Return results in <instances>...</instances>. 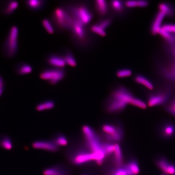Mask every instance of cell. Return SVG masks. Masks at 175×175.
Returning a JSON list of instances; mask_svg holds the SVG:
<instances>
[{
	"mask_svg": "<svg viewBox=\"0 0 175 175\" xmlns=\"http://www.w3.org/2000/svg\"><path fill=\"white\" fill-rule=\"evenodd\" d=\"M18 34L19 30L17 27L12 26L9 30L3 46L4 53L8 57H13L18 52Z\"/></svg>",
	"mask_w": 175,
	"mask_h": 175,
	"instance_id": "4",
	"label": "cell"
},
{
	"mask_svg": "<svg viewBox=\"0 0 175 175\" xmlns=\"http://www.w3.org/2000/svg\"><path fill=\"white\" fill-rule=\"evenodd\" d=\"M166 14L163 12H160L157 15L152 27V32L153 34H157L158 30L162 28V21Z\"/></svg>",
	"mask_w": 175,
	"mask_h": 175,
	"instance_id": "19",
	"label": "cell"
},
{
	"mask_svg": "<svg viewBox=\"0 0 175 175\" xmlns=\"http://www.w3.org/2000/svg\"><path fill=\"white\" fill-rule=\"evenodd\" d=\"M132 71L129 69H122L116 73L117 76L119 78H126L132 75Z\"/></svg>",
	"mask_w": 175,
	"mask_h": 175,
	"instance_id": "34",
	"label": "cell"
},
{
	"mask_svg": "<svg viewBox=\"0 0 175 175\" xmlns=\"http://www.w3.org/2000/svg\"><path fill=\"white\" fill-rule=\"evenodd\" d=\"M25 4L30 10L39 11L45 6V1L42 0H28L26 1Z\"/></svg>",
	"mask_w": 175,
	"mask_h": 175,
	"instance_id": "20",
	"label": "cell"
},
{
	"mask_svg": "<svg viewBox=\"0 0 175 175\" xmlns=\"http://www.w3.org/2000/svg\"><path fill=\"white\" fill-rule=\"evenodd\" d=\"M112 162L114 167H121L124 164L123 155L120 146L116 143L115 148L113 154Z\"/></svg>",
	"mask_w": 175,
	"mask_h": 175,
	"instance_id": "14",
	"label": "cell"
},
{
	"mask_svg": "<svg viewBox=\"0 0 175 175\" xmlns=\"http://www.w3.org/2000/svg\"><path fill=\"white\" fill-rule=\"evenodd\" d=\"M130 104L135 106L138 107L139 108L143 109H145L147 107V104L144 101L140 99L135 97L131 101Z\"/></svg>",
	"mask_w": 175,
	"mask_h": 175,
	"instance_id": "33",
	"label": "cell"
},
{
	"mask_svg": "<svg viewBox=\"0 0 175 175\" xmlns=\"http://www.w3.org/2000/svg\"><path fill=\"white\" fill-rule=\"evenodd\" d=\"M68 12L72 16L73 20L77 21L85 26L90 23L93 19V13L87 7L84 5L71 7Z\"/></svg>",
	"mask_w": 175,
	"mask_h": 175,
	"instance_id": "6",
	"label": "cell"
},
{
	"mask_svg": "<svg viewBox=\"0 0 175 175\" xmlns=\"http://www.w3.org/2000/svg\"><path fill=\"white\" fill-rule=\"evenodd\" d=\"M162 175H165V174H162Z\"/></svg>",
	"mask_w": 175,
	"mask_h": 175,
	"instance_id": "43",
	"label": "cell"
},
{
	"mask_svg": "<svg viewBox=\"0 0 175 175\" xmlns=\"http://www.w3.org/2000/svg\"><path fill=\"white\" fill-rule=\"evenodd\" d=\"M115 144L108 142L103 143V149L107 158L113 154L115 148Z\"/></svg>",
	"mask_w": 175,
	"mask_h": 175,
	"instance_id": "29",
	"label": "cell"
},
{
	"mask_svg": "<svg viewBox=\"0 0 175 175\" xmlns=\"http://www.w3.org/2000/svg\"><path fill=\"white\" fill-rule=\"evenodd\" d=\"M71 30L74 37L78 40L84 41L86 37V31L85 25L75 20Z\"/></svg>",
	"mask_w": 175,
	"mask_h": 175,
	"instance_id": "13",
	"label": "cell"
},
{
	"mask_svg": "<svg viewBox=\"0 0 175 175\" xmlns=\"http://www.w3.org/2000/svg\"><path fill=\"white\" fill-rule=\"evenodd\" d=\"M44 175H71L69 169L62 164L52 165L44 169Z\"/></svg>",
	"mask_w": 175,
	"mask_h": 175,
	"instance_id": "10",
	"label": "cell"
},
{
	"mask_svg": "<svg viewBox=\"0 0 175 175\" xmlns=\"http://www.w3.org/2000/svg\"><path fill=\"white\" fill-rule=\"evenodd\" d=\"M107 175H128V173L123 165L121 167H114L110 169Z\"/></svg>",
	"mask_w": 175,
	"mask_h": 175,
	"instance_id": "28",
	"label": "cell"
},
{
	"mask_svg": "<svg viewBox=\"0 0 175 175\" xmlns=\"http://www.w3.org/2000/svg\"><path fill=\"white\" fill-rule=\"evenodd\" d=\"M91 30L93 32L101 36H105L106 34V31L102 29L97 24H94L92 26Z\"/></svg>",
	"mask_w": 175,
	"mask_h": 175,
	"instance_id": "35",
	"label": "cell"
},
{
	"mask_svg": "<svg viewBox=\"0 0 175 175\" xmlns=\"http://www.w3.org/2000/svg\"><path fill=\"white\" fill-rule=\"evenodd\" d=\"M53 24L59 29L68 30L72 28L74 20L68 11L61 8H56L52 15Z\"/></svg>",
	"mask_w": 175,
	"mask_h": 175,
	"instance_id": "2",
	"label": "cell"
},
{
	"mask_svg": "<svg viewBox=\"0 0 175 175\" xmlns=\"http://www.w3.org/2000/svg\"><path fill=\"white\" fill-rule=\"evenodd\" d=\"M4 88H5L4 81L1 75H0V90H4Z\"/></svg>",
	"mask_w": 175,
	"mask_h": 175,
	"instance_id": "42",
	"label": "cell"
},
{
	"mask_svg": "<svg viewBox=\"0 0 175 175\" xmlns=\"http://www.w3.org/2000/svg\"><path fill=\"white\" fill-rule=\"evenodd\" d=\"M47 62L54 68H63L66 64L63 56L56 54L49 55L47 58Z\"/></svg>",
	"mask_w": 175,
	"mask_h": 175,
	"instance_id": "15",
	"label": "cell"
},
{
	"mask_svg": "<svg viewBox=\"0 0 175 175\" xmlns=\"http://www.w3.org/2000/svg\"><path fill=\"white\" fill-rule=\"evenodd\" d=\"M67 157L69 162L76 166L94 162L93 154L88 149L69 148L67 152Z\"/></svg>",
	"mask_w": 175,
	"mask_h": 175,
	"instance_id": "1",
	"label": "cell"
},
{
	"mask_svg": "<svg viewBox=\"0 0 175 175\" xmlns=\"http://www.w3.org/2000/svg\"><path fill=\"white\" fill-rule=\"evenodd\" d=\"M32 146L35 149L43 150L51 152H57L60 148L51 140H35L33 142Z\"/></svg>",
	"mask_w": 175,
	"mask_h": 175,
	"instance_id": "8",
	"label": "cell"
},
{
	"mask_svg": "<svg viewBox=\"0 0 175 175\" xmlns=\"http://www.w3.org/2000/svg\"><path fill=\"white\" fill-rule=\"evenodd\" d=\"M32 71V67L26 63H20L17 65L16 68V72L20 75H24L30 74Z\"/></svg>",
	"mask_w": 175,
	"mask_h": 175,
	"instance_id": "25",
	"label": "cell"
},
{
	"mask_svg": "<svg viewBox=\"0 0 175 175\" xmlns=\"http://www.w3.org/2000/svg\"><path fill=\"white\" fill-rule=\"evenodd\" d=\"M159 8L160 12H164L167 15H169L172 13V10L168 5L166 4L162 3L159 5Z\"/></svg>",
	"mask_w": 175,
	"mask_h": 175,
	"instance_id": "37",
	"label": "cell"
},
{
	"mask_svg": "<svg viewBox=\"0 0 175 175\" xmlns=\"http://www.w3.org/2000/svg\"><path fill=\"white\" fill-rule=\"evenodd\" d=\"M53 143L60 148L61 147L68 145V139L64 134L60 133H55L52 136L51 139Z\"/></svg>",
	"mask_w": 175,
	"mask_h": 175,
	"instance_id": "17",
	"label": "cell"
},
{
	"mask_svg": "<svg viewBox=\"0 0 175 175\" xmlns=\"http://www.w3.org/2000/svg\"><path fill=\"white\" fill-rule=\"evenodd\" d=\"M167 110L171 113L173 114L175 113V100L167 107Z\"/></svg>",
	"mask_w": 175,
	"mask_h": 175,
	"instance_id": "40",
	"label": "cell"
},
{
	"mask_svg": "<svg viewBox=\"0 0 175 175\" xmlns=\"http://www.w3.org/2000/svg\"><path fill=\"white\" fill-rule=\"evenodd\" d=\"M125 4L126 6L128 7V8H133L138 7L137 1H126Z\"/></svg>",
	"mask_w": 175,
	"mask_h": 175,
	"instance_id": "39",
	"label": "cell"
},
{
	"mask_svg": "<svg viewBox=\"0 0 175 175\" xmlns=\"http://www.w3.org/2000/svg\"><path fill=\"white\" fill-rule=\"evenodd\" d=\"M42 24L45 30L49 34H52L54 32V27L52 22L49 19L45 18L42 20Z\"/></svg>",
	"mask_w": 175,
	"mask_h": 175,
	"instance_id": "30",
	"label": "cell"
},
{
	"mask_svg": "<svg viewBox=\"0 0 175 175\" xmlns=\"http://www.w3.org/2000/svg\"><path fill=\"white\" fill-rule=\"evenodd\" d=\"M18 6L19 3L17 1H8L5 4L3 9V13L6 15H11L14 12Z\"/></svg>",
	"mask_w": 175,
	"mask_h": 175,
	"instance_id": "24",
	"label": "cell"
},
{
	"mask_svg": "<svg viewBox=\"0 0 175 175\" xmlns=\"http://www.w3.org/2000/svg\"><path fill=\"white\" fill-rule=\"evenodd\" d=\"M110 4L113 9L117 12H121L123 10V3L121 1H111Z\"/></svg>",
	"mask_w": 175,
	"mask_h": 175,
	"instance_id": "31",
	"label": "cell"
},
{
	"mask_svg": "<svg viewBox=\"0 0 175 175\" xmlns=\"http://www.w3.org/2000/svg\"><path fill=\"white\" fill-rule=\"evenodd\" d=\"M169 99V95L165 93H159L151 95L148 98L149 106L152 107L165 103Z\"/></svg>",
	"mask_w": 175,
	"mask_h": 175,
	"instance_id": "12",
	"label": "cell"
},
{
	"mask_svg": "<svg viewBox=\"0 0 175 175\" xmlns=\"http://www.w3.org/2000/svg\"><path fill=\"white\" fill-rule=\"evenodd\" d=\"M161 133L165 138H171L175 133V125L172 123H165L162 126Z\"/></svg>",
	"mask_w": 175,
	"mask_h": 175,
	"instance_id": "18",
	"label": "cell"
},
{
	"mask_svg": "<svg viewBox=\"0 0 175 175\" xmlns=\"http://www.w3.org/2000/svg\"><path fill=\"white\" fill-rule=\"evenodd\" d=\"M82 132L86 141L87 148L93 153L104 152L103 143L94 129L88 125L82 127Z\"/></svg>",
	"mask_w": 175,
	"mask_h": 175,
	"instance_id": "3",
	"label": "cell"
},
{
	"mask_svg": "<svg viewBox=\"0 0 175 175\" xmlns=\"http://www.w3.org/2000/svg\"><path fill=\"white\" fill-rule=\"evenodd\" d=\"M65 71L63 68H52L43 70L40 74V78L51 85H55L64 79Z\"/></svg>",
	"mask_w": 175,
	"mask_h": 175,
	"instance_id": "7",
	"label": "cell"
},
{
	"mask_svg": "<svg viewBox=\"0 0 175 175\" xmlns=\"http://www.w3.org/2000/svg\"><path fill=\"white\" fill-rule=\"evenodd\" d=\"M63 56L66 64L71 66V67H75L77 64L75 57L72 54L71 52L67 51L64 54Z\"/></svg>",
	"mask_w": 175,
	"mask_h": 175,
	"instance_id": "27",
	"label": "cell"
},
{
	"mask_svg": "<svg viewBox=\"0 0 175 175\" xmlns=\"http://www.w3.org/2000/svg\"><path fill=\"white\" fill-rule=\"evenodd\" d=\"M173 115L175 116V113H174V114H173Z\"/></svg>",
	"mask_w": 175,
	"mask_h": 175,
	"instance_id": "44",
	"label": "cell"
},
{
	"mask_svg": "<svg viewBox=\"0 0 175 175\" xmlns=\"http://www.w3.org/2000/svg\"><path fill=\"white\" fill-rule=\"evenodd\" d=\"M0 147L8 151L13 148V141L9 136L5 134L0 135Z\"/></svg>",
	"mask_w": 175,
	"mask_h": 175,
	"instance_id": "21",
	"label": "cell"
},
{
	"mask_svg": "<svg viewBox=\"0 0 175 175\" xmlns=\"http://www.w3.org/2000/svg\"><path fill=\"white\" fill-rule=\"evenodd\" d=\"M111 21L110 18H106L100 21L97 24L103 30H105L111 24Z\"/></svg>",
	"mask_w": 175,
	"mask_h": 175,
	"instance_id": "36",
	"label": "cell"
},
{
	"mask_svg": "<svg viewBox=\"0 0 175 175\" xmlns=\"http://www.w3.org/2000/svg\"><path fill=\"white\" fill-rule=\"evenodd\" d=\"M102 135L108 142L118 143L123 137V130L120 126L113 124H106L102 126Z\"/></svg>",
	"mask_w": 175,
	"mask_h": 175,
	"instance_id": "5",
	"label": "cell"
},
{
	"mask_svg": "<svg viewBox=\"0 0 175 175\" xmlns=\"http://www.w3.org/2000/svg\"><path fill=\"white\" fill-rule=\"evenodd\" d=\"M156 164L158 169L166 175H173L175 173V165L169 162L166 158L161 157L157 160Z\"/></svg>",
	"mask_w": 175,
	"mask_h": 175,
	"instance_id": "11",
	"label": "cell"
},
{
	"mask_svg": "<svg viewBox=\"0 0 175 175\" xmlns=\"http://www.w3.org/2000/svg\"><path fill=\"white\" fill-rule=\"evenodd\" d=\"M111 97L128 104H130L134 96L129 90L123 86H121L117 88L113 92Z\"/></svg>",
	"mask_w": 175,
	"mask_h": 175,
	"instance_id": "9",
	"label": "cell"
},
{
	"mask_svg": "<svg viewBox=\"0 0 175 175\" xmlns=\"http://www.w3.org/2000/svg\"><path fill=\"white\" fill-rule=\"evenodd\" d=\"M138 2V7H146L148 5V2L147 1H137Z\"/></svg>",
	"mask_w": 175,
	"mask_h": 175,
	"instance_id": "41",
	"label": "cell"
},
{
	"mask_svg": "<svg viewBox=\"0 0 175 175\" xmlns=\"http://www.w3.org/2000/svg\"><path fill=\"white\" fill-rule=\"evenodd\" d=\"M87 175L84 174V175Z\"/></svg>",
	"mask_w": 175,
	"mask_h": 175,
	"instance_id": "45",
	"label": "cell"
},
{
	"mask_svg": "<svg viewBox=\"0 0 175 175\" xmlns=\"http://www.w3.org/2000/svg\"><path fill=\"white\" fill-rule=\"evenodd\" d=\"M175 175V174H174V175Z\"/></svg>",
	"mask_w": 175,
	"mask_h": 175,
	"instance_id": "46",
	"label": "cell"
},
{
	"mask_svg": "<svg viewBox=\"0 0 175 175\" xmlns=\"http://www.w3.org/2000/svg\"><path fill=\"white\" fill-rule=\"evenodd\" d=\"M157 34L162 35L165 39L167 40L169 42H173L175 41V38L173 36H172L171 33L164 31L161 28L158 31Z\"/></svg>",
	"mask_w": 175,
	"mask_h": 175,
	"instance_id": "32",
	"label": "cell"
},
{
	"mask_svg": "<svg viewBox=\"0 0 175 175\" xmlns=\"http://www.w3.org/2000/svg\"><path fill=\"white\" fill-rule=\"evenodd\" d=\"M124 166L127 171L128 175H138L140 173V166L136 159L130 160L124 164Z\"/></svg>",
	"mask_w": 175,
	"mask_h": 175,
	"instance_id": "16",
	"label": "cell"
},
{
	"mask_svg": "<svg viewBox=\"0 0 175 175\" xmlns=\"http://www.w3.org/2000/svg\"><path fill=\"white\" fill-rule=\"evenodd\" d=\"M135 81L138 84H140L150 90L153 89V85L147 78L142 75H137L135 78Z\"/></svg>",
	"mask_w": 175,
	"mask_h": 175,
	"instance_id": "26",
	"label": "cell"
},
{
	"mask_svg": "<svg viewBox=\"0 0 175 175\" xmlns=\"http://www.w3.org/2000/svg\"><path fill=\"white\" fill-rule=\"evenodd\" d=\"M162 28L170 33H175V24H167L162 26Z\"/></svg>",
	"mask_w": 175,
	"mask_h": 175,
	"instance_id": "38",
	"label": "cell"
},
{
	"mask_svg": "<svg viewBox=\"0 0 175 175\" xmlns=\"http://www.w3.org/2000/svg\"><path fill=\"white\" fill-rule=\"evenodd\" d=\"M55 103L54 100H48L41 102L36 106V110L38 111H44L54 108Z\"/></svg>",
	"mask_w": 175,
	"mask_h": 175,
	"instance_id": "22",
	"label": "cell"
},
{
	"mask_svg": "<svg viewBox=\"0 0 175 175\" xmlns=\"http://www.w3.org/2000/svg\"><path fill=\"white\" fill-rule=\"evenodd\" d=\"M95 5L96 11L100 16H105L107 13L108 6L106 1L96 0L95 1Z\"/></svg>",
	"mask_w": 175,
	"mask_h": 175,
	"instance_id": "23",
	"label": "cell"
}]
</instances>
